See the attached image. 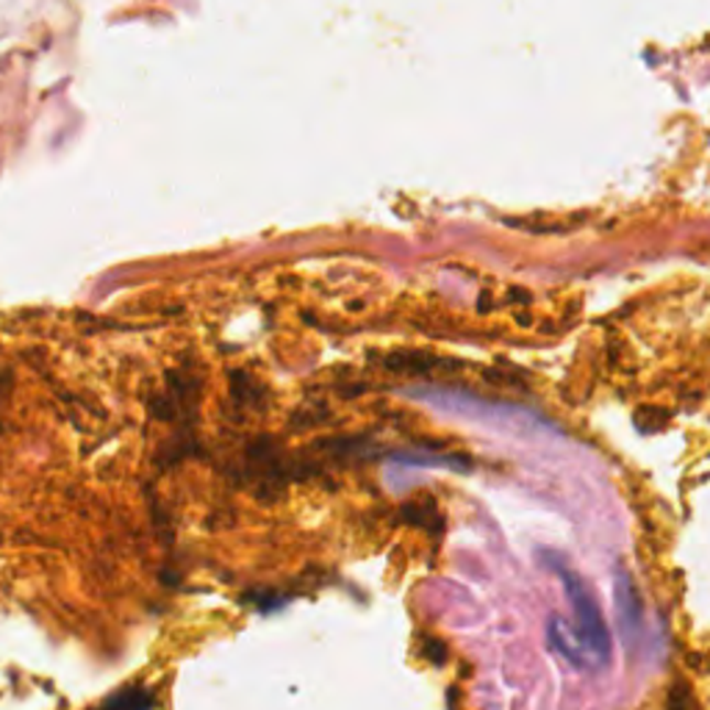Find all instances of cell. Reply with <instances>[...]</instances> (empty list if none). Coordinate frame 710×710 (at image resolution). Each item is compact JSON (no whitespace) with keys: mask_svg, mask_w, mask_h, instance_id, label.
Instances as JSON below:
<instances>
[{"mask_svg":"<svg viewBox=\"0 0 710 710\" xmlns=\"http://www.w3.org/2000/svg\"><path fill=\"white\" fill-rule=\"evenodd\" d=\"M103 710H151V693L142 691V688H128V691L111 697Z\"/></svg>","mask_w":710,"mask_h":710,"instance_id":"277c9868","label":"cell"},{"mask_svg":"<svg viewBox=\"0 0 710 710\" xmlns=\"http://www.w3.org/2000/svg\"><path fill=\"white\" fill-rule=\"evenodd\" d=\"M616 608H619V624H622L624 638L633 642L635 635H638V630H642L644 611L633 580H630L624 572L616 575Z\"/></svg>","mask_w":710,"mask_h":710,"instance_id":"7a4b0ae2","label":"cell"},{"mask_svg":"<svg viewBox=\"0 0 710 710\" xmlns=\"http://www.w3.org/2000/svg\"><path fill=\"white\" fill-rule=\"evenodd\" d=\"M549 644H553V649H558L569 664L578 666V669H594L597 666L594 660H591V655L583 649V644L578 642V635H569V630L564 627L560 619H549Z\"/></svg>","mask_w":710,"mask_h":710,"instance_id":"3957f363","label":"cell"},{"mask_svg":"<svg viewBox=\"0 0 710 710\" xmlns=\"http://www.w3.org/2000/svg\"><path fill=\"white\" fill-rule=\"evenodd\" d=\"M555 572L560 575L564 580V589L569 594V602H572L575 619H578V642L583 644L586 653L591 655L594 664H605L608 655H611V633L605 627V619H602L600 605H597L594 594H591L589 586L572 572V569H566L564 564H553Z\"/></svg>","mask_w":710,"mask_h":710,"instance_id":"6da1fadb","label":"cell"}]
</instances>
